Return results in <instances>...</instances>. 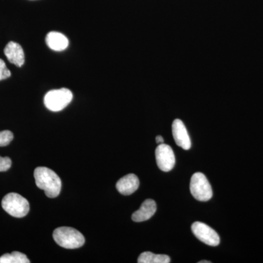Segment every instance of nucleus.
<instances>
[{
  "mask_svg": "<svg viewBox=\"0 0 263 263\" xmlns=\"http://www.w3.org/2000/svg\"><path fill=\"white\" fill-rule=\"evenodd\" d=\"M172 133L175 141L178 146L183 149L189 150L191 148L192 143L189 136L187 129L182 121L175 119L172 124Z\"/></svg>",
  "mask_w": 263,
  "mask_h": 263,
  "instance_id": "8",
  "label": "nucleus"
},
{
  "mask_svg": "<svg viewBox=\"0 0 263 263\" xmlns=\"http://www.w3.org/2000/svg\"><path fill=\"white\" fill-rule=\"evenodd\" d=\"M30 260L25 254L19 252L5 254L0 257V263H29Z\"/></svg>",
  "mask_w": 263,
  "mask_h": 263,
  "instance_id": "14",
  "label": "nucleus"
},
{
  "mask_svg": "<svg viewBox=\"0 0 263 263\" xmlns=\"http://www.w3.org/2000/svg\"><path fill=\"white\" fill-rule=\"evenodd\" d=\"M55 242L65 249L80 248L84 245L85 238L79 230L69 227H61L53 231Z\"/></svg>",
  "mask_w": 263,
  "mask_h": 263,
  "instance_id": "2",
  "label": "nucleus"
},
{
  "mask_svg": "<svg viewBox=\"0 0 263 263\" xmlns=\"http://www.w3.org/2000/svg\"><path fill=\"white\" fill-rule=\"evenodd\" d=\"M13 134L9 130L0 132V147L8 146L13 141Z\"/></svg>",
  "mask_w": 263,
  "mask_h": 263,
  "instance_id": "15",
  "label": "nucleus"
},
{
  "mask_svg": "<svg viewBox=\"0 0 263 263\" xmlns=\"http://www.w3.org/2000/svg\"><path fill=\"white\" fill-rule=\"evenodd\" d=\"M73 95L70 89L62 88L48 91L44 98V103L48 110L58 112L63 110L72 101Z\"/></svg>",
  "mask_w": 263,
  "mask_h": 263,
  "instance_id": "4",
  "label": "nucleus"
},
{
  "mask_svg": "<svg viewBox=\"0 0 263 263\" xmlns=\"http://www.w3.org/2000/svg\"><path fill=\"white\" fill-rule=\"evenodd\" d=\"M34 177L38 188L43 190L50 198L57 197L62 189V181L58 175L46 167H38L34 170Z\"/></svg>",
  "mask_w": 263,
  "mask_h": 263,
  "instance_id": "1",
  "label": "nucleus"
},
{
  "mask_svg": "<svg viewBox=\"0 0 263 263\" xmlns=\"http://www.w3.org/2000/svg\"><path fill=\"white\" fill-rule=\"evenodd\" d=\"M190 192L193 196L199 201H208L212 198L213 195L210 183L205 175L200 172L195 173L192 176Z\"/></svg>",
  "mask_w": 263,
  "mask_h": 263,
  "instance_id": "5",
  "label": "nucleus"
},
{
  "mask_svg": "<svg viewBox=\"0 0 263 263\" xmlns=\"http://www.w3.org/2000/svg\"><path fill=\"white\" fill-rule=\"evenodd\" d=\"M10 76H11V72L7 68L5 62L0 59V81L7 79L10 77Z\"/></svg>",
  "mask_w": 263,
  "mask_h": 263,
  "instance_id": "16",
  "label": "nucleus"
},
{
  "mask_svg": "<svg viewBox=\"0 0 263 263\" xmlns=\"http://www.w3.org/2000/svg\"><path fill=\"white\" fill-rule=\"evenodd\" d=\"M193 234L202 243L216 247L220 243V238L215 230L204 223L196 221L192 226Z\"/></svg>",
  "mask_w": 263,
  "mask_h": 263,
  "instance_id": "6",
  "label": "nucleus"
},
{
  "mask_svg": "<svg viewBox=\"0 0 263 263\" xmlns=\"http://www.w3.org/2000/svg\"><path fill=\"white\" fill-rule=\"evenodd\" d=\"M5 57L10 63L17 67H22L25 62L23 48L18 43L10 41L5 46L4 49Z\"/></svg>",
  "mask_w": 263,
  "mask_h": 263,
  "instance_id": "9",
  "label": "nucleus"
},
{
  "mask_svg": "<svg viewBox=\"0 0 263 263\" xmlns=\"http://www.w3.org/2000/svg\"><path fill=\"white\" fill-rule=\"evenodd\" d=\"M46 43L53 51H62L68 47L69 41L63 34L57 32H51L46 36Z\"/></svg>",
  "mask_w": 263,
  "mask_h": 263,
  "instance_id": "12",
  "label": "nucleus"
},
{
  "mask_svg": "<svg viewBox=\"0 0 263 263\" xmlns=\"http://www.w3.org/2000/svg\"><path fill=\"white\" fill-rule=\"evenodd\" d=\"M156 211H157V204L155 200L148 199L143 202L139 210L133 213L132 219L136 222L148 220L150 218L155 215Z\"/></svg>",
  "mask_w": 263,
  "mask_h": 263,
  "instance_id": "11",
  "label": "nucleus"
},
{
  "mask_svg": "<svg viewBox=\"0 0 263 263\" xmlns=\"http://www.w3.org/2000/svg\"><path fill=\"white\" fill-rule=\"evenodd\" d=\"M2 206L5 212L15 218H23L29 212L27 199L17 193H9L3 197Z\"/></svg>",
  "mask_w": 263,
  "mask_h": 263,
  "instance_id": "3",
  "label": "nucleus"
},
{
  "mask_svg": "<svg viewBox=\"0 0 263 263\" xmlns=\"http://www.w3.org/2000/svg\"><path fill=\"white\" fill-rule=\"evenodd\" d=\"M140 181L136 175L130 174L124 176L117 183V189L123 195H129L134 193L139 187Z\"/></svg>",
  "mask_w": 263,
  "mask_h": 263,
  "instance_id": "10",
  "label": "nucleus"
},
{
  "mask_svg": "<svg viewBox=\"0 0 263 263\" xmlns=\"http://www.w3.org/2000/svg\"><path fill=\"white\" fill-rule=\"evenodd\" d=\"M12 162L9 157H0V172H5L11 167Z\"/></svg>",
  "mask_w": 263,
  "mask_h": 263,
  "instance_id": "17",
  "label": "nucleus"
},
{
  "mask_svg": "<svg viewBox=\"0 0 263 263\" xmlns=\"http://www.w3.org/2000/svg\"><path fill=\"white\" fill-rule=\"evenodd\" d=\"M139 263H169L171 259L165 254H155L150 252L142 253L138 259Z\"/></svg>",
  "mask_w": 263,
  "mask_h": 263,
  "instance_id": "13",
  "label": "nucleus"
},
{
  "mask_svg": "<svg viewBox=\"0 0 263 263\" xmlns=\"http://www.w3.org/2000/svg\"><path fill=\"white\" fill-rule=\"evenodd\" d=\"M212 262H210V261H205V260H202V261H200V262H199V263H211Z\"/></svg>",
  "mask_w": 263,
  "mask_h": 263,
  "instance_id": "19",
  "label": "nucleus"
},
{
  "mask_svg": "<svg viewBox=\"0 0 263 263\" xmlns=\"http://www.w3.org/2000/svg\"><path fill=\"white\" fill-rule=\"evenodd\" d=\"M156 141H157V143H159V144H161V143H163V138H162V137L160 136H157V138H156Z\"/></svg>",
  "mask_w": 263,
  "mask_h": 263,
  "instance_id": "18",
  "label": "nucleus"
},
{
  "mask_svg": "<svg viewBox=\"0 0 263 263\" xmlns=\"http://www.w3.org/2000/svg\"><path fill=\"white\" fill-rule=\"evenodd\" d=\"M156 160L159 168L164 172H169L174 168L176 158L174 151L168 145L161 143L156 148Z\"/></svg>",
  "mask_w": 263,
  "mask_h": 263,
  "instance_id": "7",
  "label": "nucleus"
}]
</instances>
